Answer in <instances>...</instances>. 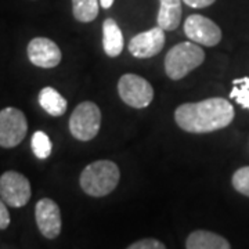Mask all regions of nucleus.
I'll return each mask as SVG.
<instances>
[{
	"label": "nucleus",
	"mask_w": 249,
	"mask_h": 249,
	"mask_svg": "<svg viewBox=\"0 0 249 249\" xmlns=\"http://www.w3.org/2000/svg\"><path fill=\"white\" fill-rule=\"evenodd\" d=\"M234 115V108L229 100L212 97L178 106L175 111V121L180 129L188 133H211L227 127Z\"/></svg>",
	"instance_id": "nucleus-1"
},
{
	"label": "nucleus",
	"mask_w": 249,
	"mask_h": 249,
	"mask_svg": "<svg viewBox=\"0 0 249 249\" xmlns=\"http://www.w3.org/2000/svg\"><path fill=\"white\" fill-rule=\"evenodd\" d=\"M119 178L121 173L115 162L101 160L90 163L83 169L79 183L88 196L100 198L112 193L119 183Z\"/></svg>",
	"instance_id": "nucleus-2"
},
{
	"label": "nucleus",
	"mask_w": 249,
	"mask_h": 249,
	"mask_svg": "<svg viewBox=\"0 0 249 249\" xmlns=\"http://www.w3.org/2000/svg\"><path fill=\"white\" fill-rule=\"evenodd\" d=\"M205 60L204 50L196 42L173 46L165 57V72L172 80H180L198 68Z\"/></svg>",
	"instance_id": "nucleus-3"
},
{
	"label": "nucleus",
	"mask_w": 249,
	"mask_h": 249,
	"mask_svg": "<svg viewBox=\"0 0 249 249\" xmlns=\"http://www.w3.org/2000/svg\"><path fill=\"white\" fill-rule=\"evenodd\" d=\"M101 126V111L93 101H83L73 109L70 118L71 134L79 142H90L97 136Z\"/></svg>",
	"instance_id": "nucleus-4"
},
{
	"label": "nucleus",
	"mask_w": 249,
	"mask_h": 249,
	"mask_svg": "<svg viewBox=\"0 0 249 249\" xmlns=\"http://www.w3.org/2000/svg\"><path fill=\"white\" fill-rule=\"evenodd\" d=\"M118 93L124 104L137 109L148 107L154 100L151 83L134 73H124L121 76L118 82Z\"/></svg>",
	"instance_id": "nucleus-5"
},
{
	"label": "nucleus",
	"mask_w": 249,
	"mask_h": 249,
	"mask_svg": "<svg viewBox=\"0 0 249 249\" xmlns=\"http://www.w3.org/2000/svg\"><path fill=\"white\" fill-rule=\"evenodd\" d=\"M27 132V118L21 109L7 107L0 111V147H17L25 139Z\"/></svg>",
	"instance_id": "nucleus-6"
},
{
	"label": "nucleus",
	"mask_w": 249,
	"mask_h": 249,
	"mask_svg": "<svg viewBox=\"0 0 249 249\" xmlns=\"http://www.w3.org/2000/svg\"><path fill=\"white\" fill-rule=\"evenodd\" d=\"M32 196L31 183L24 175L9 170L0 176V196L11 208H22Z\"/></svg>",
	"instance_id": "nucleus-7"
},
{
	"label": "nucleus",
	"mask_w": 249,
	"mask_h": 249,
	"mask_svg": "<svg viewBox=\"0 0 249 249\" xmlns=\"http://www.w3.org/2000/svg\"><path fill=\"white\" fill-rule=\"evenodd\" d=\"M184 34L198 45L213 47L222 40V31L212 19L201 14H193L184 21Z\"/></svg>",
	"instance_id": "nucleus-8"
},
{
	"label": "nucleus",
	"mask_w": 249,
	"mask_h": 249,
	"mask_svg": "<svg viewBox=\"0 0 249 249\" xmlns=\"http://www.w3.org/2000/svg\"><path fill=\"white\" fill-rule=\"evenodd\" d=\"M35 219L39 231L47 240H54L61 232V212L58 205L50 198L37 201L35 206Z\"/></svg>",
	"instance_id": "nucleus-9"
},
{
	"label": "nucleus",
	"mask_w": 249,
	"mask_h": 249,
	"mask_svg": "<svg viewBox=\"0 0 249 249\" xmlns=\"http://www.w3.org/2000/svg\"><path fill=\"white\" fill-rule=\"evenodd\" d=\"M165 40V31L160 27H155L133 36L127 49L136 58H150L162 52Z\"/></svg>",
	"instance_id": "nucleus-10"
},
{
	"label": "nucleus",
	"mask_w": 249,
	"mask_h": 249,
	"mask_svg": "<svg viewBox=\"0 0 249 249\" xmlns=\"http://www.w3.org/2000/svg\"><path fill=\"white\" fill-rule=\"evenodd\" d=\"M28 58L35 67L54 68L61 62V50L47 37H35L28 45Z\"/></svg>",
	"instance_id": "nucleus-11"
},
{
	"label": "nucleus",
	"mask_w": 249,
	"mask_h": 249,
	"mask_svg": "<svg viewBox=\"0 0 249 249\" xmlns=\"http://www.w3.org/2000/svg\"><path fill=\"white\" fill-rule=\"evenodd\" d=\"M187 249H229L230 242L224 237L212 231L196 230L193 231L186 241Z\"/></svg>",
	"instance_id": "nucleus-12"
},
{
	"label": "nucleus",
	"mask_w": 249,
	"mask_h": 249,
	"mask_svg": "<svg viewBox=\"0 0 249 249\" xmlns=\"http://www.w3.org/2000/svg\"><path fill=\"white\" fill-rule=\"evenodd\" d=\"M103 47L109 57H118L124 50V34L112 18H107L103 24Z\"/></svg>",
	"instance_id": "nucleus-13"
},
{
	"label": "nucleus",
	"mask_w": 249,
	"mask_h": 249,
	"mask_svg": "<svg viewBox=\"0 0 249 249\" xmlns=\"http://www.w3.org/2000/svg\"><path fill=\"white\" fill-rule=\"evenodd\" d=\"M181 1L183 0H160L158 11V27L163 31L178 29L181 21Z\"/></svg>",
	"instance_id": "nucleus-14"
},
{
	"label": "nucleus",
	"mask_w": 249,
	"mask_h": 249,
	"mask_svg": "<svg viewBox=\"0 0 249 249\" xmlns=\"http://www.w3.org/2000/svg\"><path fill=\"white\" fill-rule=\"evenodd\" d=\"M39 104L49 115L61 116L67 111V100L54 89V88H43L39 93Z\"/></svg>",
	"instance_id": "nucleus-15"
},
{
	"label": "nucleus",
	"mask_w": 249,
	"mask_h": 249,
	"mask_svg": "<svg viewBox=\"0 0 249 249\" xmlns=\"http://www.w3.org/2000/svg\"><path fill=\"white\" fill-rule=\"evenodd\" d=\"M100 0H72L73 17L80 22H91L98 16Z\"/></svg>",
	"instance_id": "nucleus-16"
},
{
	"label": "nucleus",
	"mask_w": 249,
	"mask_h": 249,
	"mask_svg": "<svg viewBox=\"0 0 249 249\" xmlns=\"http://www.w3.org/2000/svg\"><path fill=\"white\" fill-rule=\"evenodd\" d=\"M31 145H32V151L36 155V158H39V160L49 158L52 154V150H53L50 137L45 132H40V130L34 133L32 140H31Z\"/></svg>",
	"instance_id": "nucleus-17"
},
{
	"label": "nucleus",
	"mask_w": 249,
	"mask_h": 249,
	"mask_svg": "<svg viewBox=\"0 0 249 249\" xmlns=\"http://www.w3.org/2000/svg\"><path fill=\"white\" fill-rule=\"evenodd\" d=\"M230 98L235 100L237 104L242 108L249 109V76L232 80Z\"/></svg>",
	"instance_id": "nucleus-18"
},
{
	"label": "nucleus",
	"mask_w": 249,
	"mask_h": 249,
	"mask_svg": "<svg viewBox=\"0 0 249 249\" xmlns=\"http://www.w3.org/2000/svg\"><path fill=\"white\" fill-rule=\"evenodd\" d=\"M232 187L242 194V196H249V166H242L235 173L232 175L231 178Z\"/></svg>",
	"instance_id": "nucleus-19"
},
{
	"label": "nucleus",
	"mask_w": 249,
	"mask_h": 249,
	"mask_svg": "<svg viewBox=\"0 0 249 249\" xmlns=\"http://www.w3.org/2000/svg\"><path fill=\"white\" fill-rule=\"evenodd\" d=\"M129 249H165V244H162L160 241L154 240V238H144V240L136 241L133 244H130Z\"/></svg>",
	"instance_id": "nucleus-20"
},
{
	"label": "nucleus",
	"mask_w": 249,
	"mask_h": 249,
	"mask_svg": "<svg viewBox=\"0 0 249 249\" xmlns=\"http://www.w3.org/2000/svg\"><path fill=\"white\" fill-rule=\"evenodd\" d=\"M10 226V213L7 204L0 198V230H6Z\"/></svg>",
	"instance_id": "nucleus-21"
},
{
	"label": "nucleus",
	"mask_w": 249,
	"mask_h": 249,
	"mask_svg": "<svg viewBox=\"0 0 249 249\" xmlns=\"http://www.w3.org/2000/svg\"><path fill=\"white\" fill-rule=\"evenodd\" d=\"M183 1L193 9H205L212 6L216 0H183Z\"/></svg>",
	"instance_id": "nucleus-22"
},
{
	"label": "nucleus",
	"mask_w": 249,
	"mask_h": 249,
	"mask_svg": "<svg viewBox=\"0 0 249 249\" xmlns=\"http://www.w3.org/2000/svg\"><path fill=\"white\" fill-rule=\"evenodd\" d=\"M114 4V0H100V6L103 9H109Z\"/></svg>",
	"instance_id": "nucleus-23"
}]
</instances>
